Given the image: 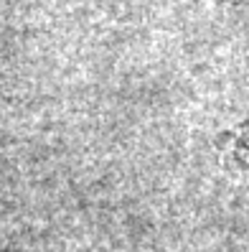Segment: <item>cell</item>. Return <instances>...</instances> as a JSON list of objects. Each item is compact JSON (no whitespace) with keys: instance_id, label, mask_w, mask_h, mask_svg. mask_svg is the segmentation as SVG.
Segmentation results:
<instances>
[{"instance_id":"1","label":"cell","mask_w":249,"mask_h":252,"mask_svg":"<svg viewBox=\"0 0 249 252\" xmlns=\"http://www.w3.org/2000/svg\"><path fill=\"white\" fill-rule=\"evenodd\" d=\"M226 151L234 158V163H239L242 168L249 171V123L239 125L226 138Z\"/></svg>"}]
</instances>
